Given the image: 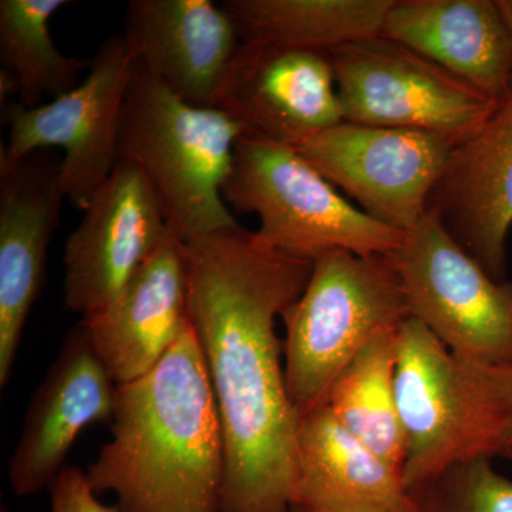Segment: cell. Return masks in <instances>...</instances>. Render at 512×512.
<instances>
[{
  "label": "cell",
  "instance_id": "obj_1",
  "mask_svg": "<svg viewBox=\"0 0 512 512\" xmlns=\"http://www.w3.org/2000/svg\"><path fill=\"white\" fill-rule=\"evenodd\" d=\"M188 318L224 437L221 512H292L299 414L286 389L276 318L313 262L262 245L241 225L185 242Z\"/></svg>",
  "mask_w": 512,
  "mask_h": 512
},
{
  "label": "cell",
  "instance_id": "obj_2",
  "mask_svg": "<svg viewBox=\"0 0 512 512\" xmlns=\"http://www.w3.org/2000/svg\"><path fill=\"white\" fill-rule=\"evenodd\" d=\"M224 437L191 323L150 373L119 386L111 440L87 467L120 512H221Z\"/></svg>",
  "mask_w": 512,
  "mask_h": 512
},
{
  "label": "cell",
  "instance_id": "obj_3",
  "mask_svg": "<svg viewBox=\"0 0 512 512\" xmlns=\"http://www.w3.org/2000/svg\"><path fill=\"white\" fill-rule=\"evenodd\" d=\"M244 136L228 113L185 103L137 62L121 119L120 160L143 173L181 241L238 227L222 188Z\"/></svg>",
  "mask_w": 512,
  "mask_h": 512
},
{
  "label": "cell",
  "instance_id": "obj_4",
  "mask_svg": "<svg viewBox=\"0 0 512 512\" xmlns=\"http://www.w3.org/2000/svg\"><path fill=\"white\" fill-rule=\"evenodd\" d=\"M410 316L387 256L332 251L316 259L305 291L281 316L286 389L296 413L323 406L350 360Z\"/></svg>",
  "mask_w": 512,
  "mask_h": 512
},
{
  "label": "cell",
  "instance_id": "obj_5",
  "mask_svg": "<svg viewBox=\"0 0 512 512\" xmlns=\"http://www.w3.org/2000/svg\"><path fill=\"white\" fill-rule=\"evenodd\" d=\"M222 195L229 210L259 218L262 245L305 261L332 251L389 256L404 239L353 207L295 148L269 138H239Z\"/></svg>",
  "mask_w": 512,
  "mask_h": 512
},
{
  "label": "cell",
  "instance_id": "obj_6",
  "mask_svg": "<svg viewBox=\"0 0 512 512\" xmlns=\"http://www.w3.org/2000/svg\"><path fill=\"white\" fill-rule=\"evenodd\" d=\"M136 66L126 36H111L97 47L86 79L70 92L36 109L6 104L2 120L9 136L0 150V167L60 148L64 197L76 210H86L120 163L121 119Z\"/></svg>",
  "mask_w": 512,
  "mask_h": 512
},
{
  "label": "cell",
  "instance_id": "obj_7",
  "mask_svg": "<svg viewBox=\"0 0 512 512\" xmlns=\"http://www.w3.org/2000/svg\"><path fill=\"white\" fill-rule=\"evenodd\" d=\"M410 315L454 356L512 366V282L495 281L434 211L387 256Z\"/></svg>",
  "mask_w": 512,
  "mask_h": 512
},
{
  "label": "cell",
  "instance_id": "obj_8",
  "mask_svg": "<svg viewBox=\"0 0 512 512\" xmlns=\"http://www.w3.org/2000/svg\"><path fill=\"white\" fill-rule=\"evenodd\" d=\"M345 121L407 128L463 141L497 101L439 64L377 36L328 53Z\"/></svg>",
  "mask_w": 512,
  "mask_h": 512
},
{
  "label": "cell",
  "instance_id": "obj_9",
  "mask_svg": "<svg viewBox=\"0 0 512 512\" xmlns=\"http://www.w3.org/2000/svg\"><path fill=\"white\" fill-rule=\"evenodd\" d=\"M458 143L443 134L342 121L291 147L369 217L406 234L429 211Z\"/></svg>",
  "mask_w": 512,
  "mask_h": 512
},
{
  "label": "cell",
  "instance_id": "obj_10",
  "mask_svg": "<svg viewBox=\"0 0 512 512\" xmlns=\"http://www.w3.org/2000/svg\"><path fill=\"white\" fill-rule=\"evenodd\" d=\"M63 251L67 309L82 315L116 298L173 232L150 184L120 160L87 205Z\"/></svg>",
  "mask_w": 512,
  "mask_h": 512
},
{
  "label": "cell",
  "instance_id": "obj_11",
  "mask_svg": "<svg viewBox=\"0 0 512 512\" xmlns=\"http://www.w3.org/2000/svg\"><path fill=\"white\" fill-rule=\"evenodd\" d=\"M215 109L288 146L345 121L328 53L266 43L242 42Z\"/></svg>",
  "mask_w": 512,
  "mask_h": 512
},
{
  "label": "cell",
  "instance_id": "obj_12",
  "mask_svg": "<svg viewBox=\"0 0 512 512\" xmlns=\"http://www.w3.org/2000/svg\"><path fill=\"white\" fill-rule=\"evenodd\" d=\"M62 158L36 151L0 167V386L5 387L30 311L45 284L47 249L66 200Z\"/></svg>",
  "mask_w": 512,
  "mask_h": 512
},
{
  "label": "cell",
  "instance_id": "obj_13",
  "mask_svg": "<svg viewBox=\"0 0 512 512\" xmlns=\"http://www.w3.org/2000/svg\"><path fill=\"white\" fill-rule=\"evenodd\" d=\"M117 390L82 326H74L30 400L18 446L9 461L13 493L28 497L49 488L86 427L113 420Z\"/></svg>",
  "mask_w": 512,
  "mask_h": 512
},
{
  "label": "cell",
  "instance_id": "obj_14",
  "mask_svg": "<svg viewBox=\"0 0 512 512\" xmlns=\"http://www.w3.org/2000/svg\"><path fill=\"white\" fill-rule=\"evenodd\" d=\"M429 210L495 281L507 274L512 228V86L493 113L454 147Z\"/></svg>",
  "mask_w": 512,
  "mask_h": 512
},
{
  "label": "cell",
  "instance_id": "obj_15",
  "mask_svg": "<svg viewBox=\"0 0 512 512\" xmlns=\"http://www.w3.org/2000/svg\"><path fill=\"white\" fill-rule=\"evenodd\" d=\"M190 323L185 242L171 234L107 305L79 325L117 386L150 373Z\"/></svg>",
  "mask_w": 512,
  "mask_h": 512
},
{
  "label": "cell",
  "instance_id": "obj_16",
  "mask_svg": "<svg viewBox=\"0 0 512 512\" xmlns=\"http://www.w3.org/2000/svg\"><path fill=\"white\" fill-rule=\"evenodd\" d=\"M396 402L406 443L403 480L410 493L470 460L458 357L413 316L397 332Z\"/></svg>",
  "mask_w": 512,
  "mask_h": 512
},
{
  "label": "cell",
  "instance_id": "obj_17",
  "mask_svg": "<svg viewBox=\"0 0 512 512\" xmlns=\"http://www.w3.org/2000/svg\"><path fill=\"white\" fill-rule=\"evenodd\" d=\"M124 36L137 62L195 107H217L242 45L237 23L211 0H131Z\"/></svg>",
  "mask_w": 512,
  "mask_h": 512
},
{
  "label": "cell",
  "instance_id": "obj_18",
  "mask_svg": "<svg viewBox=\"0 0 512 512\" xmlns=\"http://www.w3.org/2000/svg\"><path fill=\"white\" fill-rule=\"evenodd\" d=\"M292 512H416L403 473L326 404L299 416Z\"/></svg>",
  "mask_w": 512,
  "mask_h": 512
},
{
  "label": "cell",
  "instance_id": "obj_19",
  "mask_svg": "<svg viewBox=\"0 0 512 512\" xmlns=\"http://www.w3.org/2000/svg\"><path fill=\"white\" fill-rule=\"evenodd\" d=\"M380 36L495 101L512 86V36L497 0H393Z\"/></svg>",
  "mask_w": 512,
  "mask_h": 512
},
{
  "label": "cell",
  "instance_id": "obj_20",
  "mask_svg": "<svg viewBox=\"0 0 512 512\" xmlns=\"http://www.w3.org/2000/svg\"><path fill=\"white\" fill-rule=\"evenodd\" d=\"M393 0H225L242 42L329 53L382 33Z\"/></svg>",
  "mask_w": 512,
  "mask_h": 512
},
{
  "label": "cell",
  "instance_id": "obj_21",
  "mask_svg": "<svg viewBox=\"0 0 512 512\" xmlns=\"http://www.w3.org/2000/svg\"><path fill=\"white\" fill-rule=\"evenodd\" d=\"M397 328L360 350L330 386L326 406L357 439L403 473L406 443L396 402Z\"/></svg>",
  "mask_w": 512,
  "mask_h": 512
},
{
  "label": "cell",
  "instance_id": "obj_22",
  "mask_svg": "<svg viewBox=\"0 0 512 512\" xmlns=\"http://www.w3.org/2000/svg\"><path fill=\"white\" fill-rule=\"evenodd\" d=\"M66 0H2L0 62L16 86V103L45 106L82 83L92 59L63 55L50 35V20Z\"/></svg>",
  "mask_w": 512,
  "mask_h": 512
},
{
  "label": "cell",
  "instance_id": "obj_23",
  "mask_svg": "<svg viewBox=\"0 0 512 512\" xmlns=\"http://www.w3.org/2000/svg\"><path fill=\"white\" fill-rule=\"evenodd\" d=\"M412 495L416 512H512V480L490 458L460 461Z\"/></svg>",
  "mask_w": 512,
  "mask_h": 512
},
{
  "label": "cell",
  "instance_id": "obj_24",
  "mask_svg": "<svg viewBox=\"0 0 512 512\" xmlns=\"http://www.w3.org/2000/svg\"><path fill=\"white\" fill-rule=\"evenodd\" d=\"M49 491L50 512H120L101 503L86 471L79 467H64Z\"/></svg>",
  "mask_w": 512,
  "mask_h": 512
},
{
  "label": "cell",
  "instance_id": "obj_25",
  "mask_svg": "<svg viewBox=\"0 0 512 512\" xmlns=\"http://www.w3.org/2000/svg\"><path fill=\"white\" fill-rule=\"evenodd\" d=\"M512 36V0H497Z\"/></svg>",
  "mask_w": 512,
  "mask_h": 512
},
{
  "label": "cell",
  "instance_id": "obj_26",
  "mask_svg": "<svg viewBox=\"0 0 512 512\" xmlns=\"http://www.w3.org/2000/svg\"><path fill=\"white\" fill-rule=\"evenodd\" d=\"M503 458H508V460H512V402L510 410V420H508L507 439H505Z\"/></svg>",
  "mask_w": 512,
  "mask_h": 512
},
{
  "label": "cell",
  "instance_id": "obj_27",
  "mask_svg": "<svg viewBox=\"0 0 512 512\" xmlns=\"http://www.w3.org/2000/svg\"><path fill=\"white\" fill-rule=\"evenodd\" d=\"M2 512H5V511H2Z\"/></svg>",
  "mask_w": 512,
  "mask_h": 512
}]
</instances>
